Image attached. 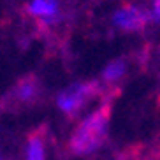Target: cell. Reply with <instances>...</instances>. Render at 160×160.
Wrapping results in <instances>:
<instances>
[{"label":"cell","mask_w":160,"mask_h":160,"mask_svg":"<svg viewBox=\"0 0 160 160\" xmlns=\"http://www.w3.org/2000/svg\"><path fill=\"white\" fill-rule=\"evenodd\" d=\"M111 106L104 104L79 123V127L71 137V150L76 155H90L99 150L108 137Z\"/></svg>","instance_id":"6da1fadb"},{"label":"cell","mask_w":160,"mask_h":160,"mask_svg":"<svg viewBox=\"0 0 160 160\" xmlns=\"http://www.w3.org/2000/svg\"><path fill=\"white\" fill-rule=\"evenodd\" d=\"M95 90H97L95 83H74L58 93V108L67 114H76L86 104V100L95 93Z\"/></svg>","instance_id":"7a4b0ae2"},{"label":"cell","mask_w":160,"mask_h":160,"mask_svg":"<svg viewBox=\"0 0 160 160\" xmlns=\"http://www.w3.org/2000/svg\"><path fill=\"white\" fill-rule=\"evenodd\" d=\"M25 12L41 27H53L62 19V0H27Z\"/></svg>","instance_id":"3957f363"},{"label":"cell","mask_w":160,"mask_h":160,"mask_svg":"<svg viewBox=\"0 0 160 160\" xmlns=\"http://www.w3.org/2000/svg\"><path fill=\"white\" fill-rule=\"evenodd\" d=\"M153 7H160V0H155V2H153Z\"/></svg>","instance_id":"9c48e42d"},{"label":"cell","mask_w":160,"mask_h":160,"mask_svg":"<svg viewBox=\"0 0 160 160\" xmlns=\"http://www.w3.org/2000/svg\"><path fill=\"white\" fill-rule=\"evenodd\" d=\"M37 92H39V83H37L35 78H32V76L21 79L18 83V86H16V97H18L19 100H25V102L35 99Z\"/></svg>","instance_id":"5b68a950"},{"label":"cell","mask_w":160,"mask_h":160,"mask_svg":"<svg viewBox=\"0 0 160 160\" xmlns=\"http://www.w3.org/2000/svg\"><path fill=\"white\" fill-rule=\"evenodd\" d=\"M150 18L151 14H148L146 11H142L137 5H123L118 11H114L113 25L116 28L127 30V32H136V30L144 28Z\"/></svg>","instance_id":"277c9868"},{"label":"cell","mask_w":160,"mask_h":160,"mask_svg":"<svg viewBox=\"0 0 160 160\" xmlns=\"http://www.w3.org/2000/svg\"><path fill=\"white\" fill-rule=\"evenodd\" d=\"M151 19H155L160 23V7H153V12H151Z\"/></svg>","instance_id":"ba28073f"},{"label":"cell","mask_w":160,"mask_h":160,"mask_svg":"<svg viewBox=\"0 0 160 160\" xmlns=\"http://www.w3.org/2000/svg\"><path fill=\"white\" fill-rule=\"evenodd\" d=\"M46 151H44V141L42 137L33 134L28 139L27 144V160H46Z\"/></svg>","instance_id":"52a82bcc"},{"label":"cell","mask_w":160,"mask_h":160,"mask_svg":"<svg viewBox=\"0 0 160 160\" xmlns=\"http://www.w3.org/2000/svg\"><path fill=\"white\" fill-rule=\"evenodd\" d=\"M125 71H127L125 60L116 58V60L109 62L108 65H106V69L102 71V79L106 83H116L118 79H122L123 76H125Z\"/></svg>","instance_id":"8992f818"}]
</instances>
